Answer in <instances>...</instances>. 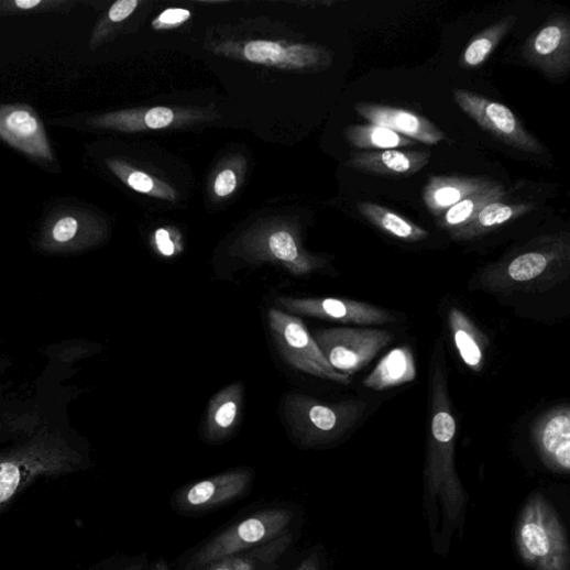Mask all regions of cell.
<instances>
[{
    "instance_id": "1",
    "label": "cell",
    "mask_w": 570,
    "mask_h": 570,
    "mask_svg": "<svg viewBox=\"0 0 570 570\" xmlns=\"http://www.w3.org/2000/svg\"><path fill=\"white\" fill-rule=\"evenodd\" d=\"M569 259L570 245L566 237H544L490 266L481 276V283L490 292L497 293L535 289L544 282L561 276Z\"/></svg>"
},
{
    "instance_id": "2",
    "label": "cell",
    "mask_w": 570,
    "mask_h": 570,
    "mask_svg": "<svg viewBox=\"0 0 570 570\" xmlns=\"http://www.w3.org/2000/svg\"><path fill=\"white\" fill-rule=\"evenodd\" d=\"M295 512L289 507H272L235 523L188 557L182 570H199L205 566L265 544L292 531Z\"/></svg>"
},
{
    "instance_id": "3",
    "label": "cell",
    "mask_w": 570,
    "mask_h": 570,
    "mask_svg": "<svg viewBox=\"0 0 570 570\" xmlns=\"http://www.w3.org/2000/svg\"><path fill=\"white\" fill-rule=\"evenodd\" d=\"M365 409L366 404L361 401L327 404L299 394L289 395L283 404L293 436L308 447L341 438L358 424Z\"/></svg>"
},
{
    "instance_id": "4",
    "label": "cell",
    "mask_w": 570,
    "mask_h": 570,
    "mask_svg": "<svg viewBox=\"0 0 570 570\" xmlns=\"http://www.w3.org/2000/svg\"><path fill=\"white\" fill-rule=\"evenodd\" d=\"M267 324L275 347L285 362L310 375L341 385L351 384L349 375L338 372L330 365L299 317L270 309Z\"/></svg>"
},
{
    "instance_id": "5",
    "label": "cell",
    "mask_w": 570,
    "mask_h": 570,
    "mask_svg": "<svg viewBox=\"0 0 570 570\" xmlns=\"http://www.w3.org/2000/svg\"><path fill=\"white\" fill-rule=\"evenodd\" d=\"M314 339L330 365L350 376L368 365L394 336L385 330L332 328L316 331Z\"/></svg>"
},
{
    "instance_id": "6",
    "label": "cell",
    "mask_w": 570,
    "mask_h": 570,
    "mask_svg": "<svg viewBox=\"0 0 570 570\" xmlns=\"http://www.w3.org/2000/svg\"><path fill=\"white\" fill-rule=\"evenodd\" d=\"M519 548L529 562L542 570H564L567 546L555 516L539 501L524 511L518 528Z\"/></svg>"
},
{
    "instance_id": "7",
    "label": "cell",
    "mask_w": 570,
    "mask_h": 570,
    "mask_svg": "<svg viewBox=\"0 0 570 570\" xmlns=\"http://www.w3.org/2000/svg\"><path fill=\"white\" fill-rule=\"evenodd\" d=\"M453 99L470 119L504 143L527 153L542 152L539 142L507 107L463 89H456Z\"/></svg>"
},
{
    "instance_id": "8",
    "label": "cell",
    "mask_w": 570,
    "mask_h": 570,
    "mask_svg": "<svg viewBox=\"0 0 570 570\" xmlns=\"http://www.w3.org/2000/svg\"><path fill=\"white\" fill-rule=\"evenodd\" d=\"M251 469H235L188 485L174 497L177 511L185 514L208 513L244 497L253 483Z\"/></svg>"
},
{
    "instance_id": "9",
    "label": "cell",
    "mask_w": 570,
    "mask_h": 570,
    "mask_svg": "<svg viewBox=\"0 0 570 570\" xmlns=\"http://www.w3.org/2000/svg\"><path fill=\"white\" fill-rule=\"evenodd\" d=\"M276 304L297 316L344 325L382 326L395 321L394 316L385 309L348 299L281 297Z\"/></svg>"
},
{
    "instance_id": "10",
    "label": "cell",
    "mask_w": 570,
    "mask_h": 570,
    "mask_svg": "<svg viewBox=\"0 0 570 570\" xmlns=\"http://www.w3.org/2000/svg\"><path fill=\"white\" fill-rule=\"evenodd\" d=\"M523 57L550 77L570 68V22L564 15L551 18L523 46Z\"/></svg>"
},
{
    "instance_id": "11",
    "label": "cell",
    "mask_w": 570,
    "mask_h": 570,
    "mask_svg": "<svg viewBox=\"0 0 570 570\" xmlns=\"http://www.w3.org/2000/svg\"><path fill=\"white\" fill-rule=\"evenodd\" d=\"M0 138L34 158L54 161L45 128L31 107H0Z\"/></svg>"
},
{
    "instance_id": "12",
    "label": "cell",
    "mask_w": 570,
    "mask_h": 570,
    "mask_svg": "<svg viewBox=\"0 0 570 570\" xmlns=\"http://www.w3.org/2000/svg\"><path fill=\"white\" fill-rule=\"evenodd\" d=\"M534 442L550 469L567 473L570 469V409L566 405L549 409L533 425Z\"/></svg>"
},
{
    "instance_id": "13",
    "label": "cell",
    "mask_w": 570,
    "mask_h": 570,
    "mask_svg": "<svg viewBox=\"0 0 570 570\" xmlns=\"http://www.w3.org/2000/svg\"><path fill=\"white\" fill-rule=\"evenodd\" d=\"M355 111L373 125L387 128L424 144L436 145L446 139L434 123L413 112L369 103L357 105Z\"/></svg>"
},
{
    "instance_id": "14",
    "label": "cell",
    "mask_w": 570,
    "mask_h": 570,
    "mask_svg": "<svg viewBox=\"0 0 570 570\" xmlns=\"http://www.w3.org/2000/svg\"><path fill=\"white\" fill-rule=\"evenodd\" d=\"M429 161L427 152L385 150L355 153L349 165L364 173L403 177L420 172Z\"/></svg>"
},
{
    "instance_id": "15",
    "label": "cell",
    "mask_w": 570,
    "mask_h": 570,
    "mask_svg": "<svg viewBox=\"0 0 570 570\" xmlns=\"http://www.w3.org/2000/svg\"><path fill=\"white\" fill-rule=\"evenodd\" d=\"M253 260L282 264L292 274L308 275L321 266V261L302 251L295 237L287 230L271 233L264 244L250 250Z\"/></svg>"
},
{
    "instance_id": "16",
    "label": "cell",
    "mask_w": 570,
    "mask_h": 570,
    "mask_svg": "<svg viewBox=\"0 0 570 570\" xmlns=\"http://www.w3.org/2000/svg\"><path fill=\"white\" fill-rule=\"evenodd\" d=\"M495 182L482 177L434 176L424 191V201L432 216L439 218L467 197L483 191Z\"/></svg>"
},
{
    "instance_id": "17",
    "label": "cell",
    "mask_w": 570,
    "mask_h": 570,
    "mask_svg": "<svg viewBox=\"0 0 570 570\" xmlns=\"http://www.w3.org/2000/svg\"><path fill=\"white\" fill-rule=\"evenodd\" d=\"M244 390L239 383L217 394L209 404L204 435L209 442H221L235 431L243 409Z\"/></svg>"
},
{
    "instance_id": "18",
    "label": "cell",
    "mask_w": 570,
    "mask_h": 570,
    "mask_svg": "<svg viewBox=\"0 0 570 570\" xmlns=\"http://www.w3.org/2000/svg\"><path fill=\"white\" fill-rule=\"evenodd\" d=\"M294 540L295 535L289 531L268 544L228 556L199 570H278Z\"/></svg>"
},
{
    "instance_id": "19",
    "label": "cell",
    "mask_w": 570,
    "mask_h": 570,
    "mask_svg": "<svg viewBox=\"0 0 570 570\" xmlns=\"http://www.w3.org/2000/svg\"><path fill=\"white\" fill-rule=\"evenodd\" d=\"M449 329L463 363L480 372L485 364L489 337L463 311L452 308L448 314Z\"/></svg>"
},
{
    "instance_id": "20",
    "label": "cell",
    "mask_w": 570,
    "mask_h": 570,
    "mask_svg": "<svg viewBox=\"0 0 570 570\" xmlns=\"http://www.w3.org/2000/svg\"><path fill=\"white\" fill-rule=\"evenodd\" d=\"M417 368L414 353L408 347L391 351L364 379L363 386L374 392H384L415 382Z\"/></svg>"
},
{
    "instance_id": "21",
    "label": "cell",
    "mask_w": 570,
    "mask_h": 570,
    "mask_svg": "<svg viewBox=\"0 0 570 570\" xmlns=\"http://www.w3.org/2000/svg\"><path fill=\"white\" fill-rule=\"evenodd\" d=\"M534 209L531 204H503L502 201L486 206L471 222L465 227L451 232L453 240L468 241L480 238L491 231L518 219Z\"/></svg>"
},
{
    "instance_id": "22",
    "label": "cell",
    "mask_w": 570,
    "mask_h": 570,
    "mask_svg": "<svg viewBox=\"0 0 570 570\" xmlns=\"http://www.w3.org/2000/svg\"><path fill=\"white\" fill-rule=\"evenodd\" d=\"M506 196L505 187L495 182L492 186L483 189V191L467 197L446 211L439 217L438 226L450 233L454 232L476 218L486 206L503 201Z\"/></svg>"
},
{
    "instance_id": "23",
    "label": "cell",
    "mask_w": 570,
    "mask_h": 570,
    "mask_svg": "<svg viewBox=\"0 0 570 570\" xmlns=\"http://www.w3.org/2000/svg\"><path fill=\"white\" fill-rule=\"evenodd\" d=\"M358 209L371 224L405 242H420L429 237V232L424 228L382 206L361 202Z\"/></svg>"
},
{
    "instance_id": "24",
    "label": "cell",
    "mask_w": 570,
    "mask_h": 570,
    "mask_svg": "<svg viewBox=\"0 0 570 570\" xmlns=\"http://www.w3.org/2000/svg\"><path fill=\"white\" fill-rule=\"evenodd\" d=\"M516 21V17H507L474 37L462 54L461 66L472 68L483 65L512 31Z\"/></svg>"
},
{
    "instance_id": "25",
    "label": "cell",
    "mask_w": 570,
    "mask_h": 570,
    "mask_svg": "<svg viewBox=\"0 0 570 570\" xmlns=\"http://www.w3.org/2000/svg\"><path fill=\"white\" fill-rule=\"evenodd\" d=\"M346 138L353 146L362 150L385 151L415 145L413 140L387 128L373 124L351 127L347 130Z\"/></svg>"
},
{
    "instance_id": "26",
    "label": "cell",
    "mask_w": 570,
    "mask_h": 570,
    "mask_svg": "<svg viewBox=\"0 0 570 570\" xmlns=\"http://www.w3.org/2000/svg\"><path fill=\"white\" fill-rule=\"evenodd\" d=\"M245 57L257 64H277L287 57V52L276 43L255 41L249 43L244 48Z\"/></svg>"
},
{
    "instance_id": "27",
    "label": "cell",
    "mask_w": 570,
    "mask_h": 570,
    "mask_svg": "<svg viewBox=\"0 0 570 570\" xmlns=\"http://www.w3.org/2000/svg\"><path fill=\"white\" fill-rule=\"evenodd\" d=\"M79 229L80 222L76 215H63L55 221L52 228V238L58 243H66L77 235Z\"/></svg>"
},
{
    "instance_id": "28",
    "label": "cell",
    "mask_w": 570,
    "mask_h": 570,
    "mask_svg": "<svg viewBox=\"0 0 570 570\" xmlns=\"http://www.w3.org/2000/svg\"><path fill=\"white\" fill-rule=\"evenodd\" d=\"M174 120V113L167 108H155L145 116V123L150 129L158 130L168 127Z\"/></svg>"
},
{
    "instance_id": "29",
    "label": "cell",
    "mask_w": 570,
    "mask_h": 570,
    "mask_svg": "<svg viewBox=\"0 0 570 570\" xmlns=\"http://www.w3.org/2000/svg\"><path fill=\"white\" fill-rule=\"evenodd\" d=\"M139 7L138 0H120L109 12V19L113 23H120L127 20Z\"/></svg>"
},
{
    "instance_id": "30",
    "label": "cell",
    "mask_w": 570,
    "mask_h": 570,
    "mask_svg": "<svg viewBox=\"0 0 570 570\" xmlns=\"http://www.w3.org/2000/svg\"><path fill=\"white\" fill-rule=\"evenodd\" d=\"M237 187V176L231 169L221 172L216 180L215 189L219 197L230 196Z\"/></svg>"
},
{
    "instance_id": "31",
    "label": "cell",
    "mask_w": 570,
    "mask_h": 570,
    "mask_svg": "<svg viewBox=\"0 0 570 570\" xmlns=\"http://www.w3.org/2000/svg\"><path fill=\"white\" fill-rule=\"evenodd\" d=\"M128 184L140 194H149L154 187L151 176L142 172H133L128 176Z\"/></svg>"
},
{
    "instance_id": "32",
    "label": "cell",
    "mask_w": 570,
    "mask_h": 570,
    "mask_svg": "<svg viewBox=\"0 0 570 570\" xmlns=\"http://www.w3.org/2000/svg\"><path fill=\"white\" fill-rule=\"evenodd\" d=\"M62 3L58 2H42V0H15V2L9 3L10 7H13L14 10L18 11H33V10H46V8H54L55 6H59Z\"/></svg>"
},
{
    "instance_id": "33",
    "label": "cell",
    "mask_w": 570,
    "mask_h": 570,
    "mask_svg": "<svg viewBox=\"0 0 570 570\" xmlns=\"http://www.w3.org/2000/svg\"><path fill=\"white\" fill-rule=\"evenodd\" d=\"M189 17H191V13L186 10L171 9L160 17V22L167 25H175L187 21Z\"/></svg>"
},
{
    "instance_id": "34",
    "label": "cell",
    "mask_w": 570,
    "mask_h": 570,
    "mask_svg": "<svg viewBox=\"0 0 570 570\" xmlns=\"http://www.w3.org/2000/svg\"><path fill=\"white\" fill-rule=\"evenodd\" d=\"M156 243L160 249V251L164 255H172L174 253V245L172 241L169 240L168 232L166 230H158L156 232Z\"/></svg>"
},
{
    "instance_id": "35",
    "label": "cell",
    "mask_w": 570,
    "mask_h": 570,
    "mask_svg": "<svg viewBox=\"0 0 570 570\" xmlns=\"http://www.w3.org/2000/svg\"><path fill=\"white\" fill-rule=\"evenodd\" d=\"M296 570H321V561L318 553L307 557Z\"/></svg>"
},
{
    "instance_id": "36",
    "label": "cell",
    "mask_w": 570,
    "mask_h": 570,
    "mask_svg": "<svg viewBox=\"0 0 570 570\" xmlns=\"http://www.w3.org/2000/svg\"><path fill=\"white\" fill-rule=\"evenodd\" d=\"M153 570H171L167 566V563L163 560L161 561H156L154 564H153Z\"/></svg>"
},
{
    "instance_id": "37",
    "label": "cell",
    "mask_w": 570,
    "mask_h": 570,
    "mask_svg": "<svg viewBox=\"0 0 570 570\" xmlns=\"http://www.w3.org/2000/svg\"><path fill=\"white\" fill-rule=\"evenodd\" d=\"M124 570H143V566L141 563L133 564Z\"/></svg>"
}]
</instances>
